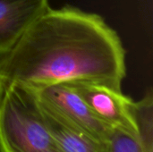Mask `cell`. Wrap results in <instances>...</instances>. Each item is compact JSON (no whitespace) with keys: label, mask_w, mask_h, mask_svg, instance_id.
<instances>
[{"label":"cell","mask_w":153,"mask_h":152,"mask_svg":"<svg viewBox=\"0 0 153 152\" xmlns=\"http://www.w3.org/2000/svg\"><path fill=\"white\" fill-rule=\"evenodd\" d=\"M126 50L100 15L73 5L51 7L6 53L0 55V93L17 85L39 90L89 82L121 91Z\"/></svg>","instance_id":"1"},{"label":"cell","mask_w":153,"mask_h":152,"mask_svg":"<svg viewBox=\"0 0 153 152\" xmlns=\"http://www.w3.org/2000/svg\"><path fill=\"white\" fill-rule=\"evenodd\" d=\"M0 152H61L30 90L13 85L0 93Z\"/></svg>","instance_id":"2"},{"label":"cell","mask_w":153,"mask_h":152,"mask_svg":"<svg viewBox=\"0 0 153 152\" xmlns=\"http://www.w3.org/2000/svg\"><path fill=\"white\" fill-rule=\"evenodd\" d=\"M38 102L74 128L108 146L114 130L105 125L67 83L31 90Z\"/></svg>","instance_id":"3"},{"label":"cell","mask_w":153,"mask_h":152,"mask_svg":"<svg viewBox=\"0 0 153 152\" xmlns=\"http://www.w3.org/2000/svg\"><path fill=\"white\" fill-rule=\"evenodd\" d=\"M67 84L109 128L141 140L134 111V101L124 95L122 90H115L103 85L89 82Z\"/></svg>","instance_id":"4"},{"label":"cell","mask_w":153,"mask_h":152,"mask_svg":"<svg viewBox=\"0 0 153 152\" xmlns=\"http://www.w3.org/2000/svg\"><path fill=\"white\" fill-rule=\"evenodd\" d=\"M49 8L48 0H0V55L9 51Z\"/></svg>","instance_id":"5"},{"label":"cell","mask_w":153,"mask_h":152,"mask_svg":"<svg viewBox=\"0 0 153 152\" xmlns=\"http://www.w3.org/2000/svg\"><path fill=\"white\" fill-rule=\"evenodd\" d=\"M38 104L44 120L61 152H108V146L95 141L63 121L39 102Z\"/></svg>","instance_id":"6"},{"label":"cell","mask_w":153,"mask_h":152,"mask_svg":"<svg viewBox=\"0 0 153 152\" xmlns=\"http://www.w3.org/2000/svg\"><path fill=\"white\" fill-rule=\"evenodd\" d=\"M134 111L141 141L153 147V94L150 89L143 99L134 101Z\"/></svg>","instance_id":"7"},{"label":"cell","mask_w":153,"mask_h":152,"mask_svg":"<svg viewBox=\"0 0 153 152\" xmlns=\"http://www.w3.org/2000/svg\"><path fill=\"white\" fill-rule=\"evenodd\" d=\"M108 152H153V147L147 146L141 140L114 131Z\"/></svg>","instance_id":"8"}]
</instances>
